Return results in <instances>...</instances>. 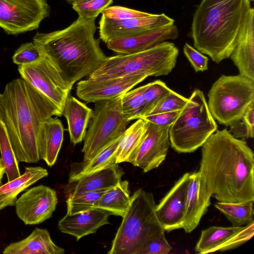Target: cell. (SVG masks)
Instances as JSON below:
<instances>
[{"label":"cell","mask_w":254,"mask_h":254,"mask_svg":"<svg viewBox=\"0 0 254 254\" xmlns=\"http://www.w3.org/2000/svg\"><path fill=\"white\" fill-rule=\"evenodd\" d=\"M198 171L219 202L254 201V154L247 142L228 130H216L202 145Z\"/></svg>","instance_id":"obj_1"},{"label":"cell","mask_w":254,"mask_h":254,"mask_svg":"<svg viewBox=\"0 0 254 254\" xmlns=\"http://www.w3.org/2000/svg\"><path fill=\"white\" fill-rule=\"evenodd\" d=\"M62 115L48 98L22 78L8 83L0 93V121L18 163H35L42 159L41 125L53 116Z\"/></svg>","instance_id":"obj_2"},{"label":"cell","mask_w":254,"mask_h":254,"mask_svg":"<svg viewBox=\"0 0 254 254\" xmlns=\"http://www.w3.org/2000/svg\"><path fill=\"white\" fill-rule=\"evenodd\" d=\"M95 18L78 17L64 29L37 33L33 43L56 67L64 80L73 84L88 76L107 57L94 37Z\"/></svg>","instance_id":"obj_3"},{"label":"cell","mask_w":254,"mask_h":254,"mask_svg":"<svg viewBox=\"0 0 254 254\" xmlns=\"http://www.w3.org/2000/svg\"><path fill=\"white\" fill-rule=\"evenodd\" d=\"M251 8L250 0H202L190 32L194 47L217 64L229 58Z\"/></svg>","instance_id":"obj_4"},{"label":"cell","mask_w":254,"mask_h":254,"mask_svg":"<svg viewBox=\"0 0 254 254\" xmlns=\"http://www.w3.org/2000/svg\"><path fill=\"white\" fill-rule=\"evenodd\" d=\"M156 205L152 193L142 189L134 192L108 254H139L151 239L165 233Z\"/></svg>","instance_id":"obj_5"},{"label":"cell","mask_w":254,"mask_h":254,"mask_svg":"<svg viewBox=\"0 0 254 254\" xmlns=\"http://www.w3.org/2000/svg\"><path fill=\"white\" fill-rule=\"evenodd\" d=\"M179 50L164 41L146 50L107 57L87 76L90 80H103L143 73L148 77L168 75L175 67Z\"/></svg>","instance_id":"obj_6"},{"label":"cell","mask_w":254,"mask_h":254,"mask_svg":"<svg viewBox=\"0 0 254 254\" xmlns=\"http://www.w3.org/2000/svg\"><path fill=\"white\" fill-rule=\"evenodd\" d=\"M217 129L203 92L195 89L169 128L170 145L179 153L193 152Z\"/></svg>","instance_id":"obj_7"},{"label":"cell","mask_w":254,"mask_h":254,"mask_svg":"<svg viewBox=\"0 0 254 254\" xmlns=\"http://www.w3.org/2000/svg\"><path fill=\"white\" fill-rule=\"evenodd\" d=\"M208 98L213 118L230 126L241 120L254 102V80L240 74L222 75L211 86Z\"/></svg>","instance_id":"obj_8"},{"label":"cell","mask_w":254,"mask_h":254,"mask_svg":"<svg viewBox=\"0 0 254 254\" xmlns=\"http://www.w3.org/2000/svg\"><path fill=\"white\" fill-rule=\"evenodd\" d=\"M130 121L123 116L121 96L95 103L83 140V160H89L121 136Z\"/></svg>","instance_id":"obj_9"},{"label":"cell","mask_w":254,"mask_h":254,"mask_svg":"<svg viewBox=\"0 0 254 254\" xmlns=\"http://www.w3.org/2000/svg\"><path fill=\"white\" fill-rule=\"evenodd\" d=\"M49 13L46 0H0V27L12 35L33 30Z\"/></svg>","instance_id":"obj_10"},{"label":"cell","mask_w":254,"mask_h":254,"mask_svg":"<svg viewBox=\"0 0 254 254\" xmlns=\"http://www.w3.org/2000/svg\"><path fill=\"white\" fill-rule=\"evenodd\" d=\"M22 78L48 98L62 114L71 86L62 78L53 63L45 56L39 61L18 65Z\"/></svg>","instance_id":"obj_11"},{"label":"cell","mask_w":254,"mask_h":254,"mask_svg":"<svg viewBox=\"0 0 254 254\" xmlns=\"http://www.w3.org/2000/svg\"><path fill=\"white\" fill-rule=\"evenodd\" d=\"M58 201L55 190L39 185L26 190L17 198L16 213L25 225L38 224L52 216Z\"/></svg>","instance_id":"obj_12"},{"label":"cell","mask_w":254,"mask_h":254,"mask_svg":"<svg viewBox=\"0 0 254 254\" xmlns=\"http://www.w3.org/2000/svg\"><path fill=\"white\" fill-rule=\"evenodd\" d=\"M147 122L144 137L128 162L141 168L144 173L160 166L165 160L170 145L169 130L171 126Z\"/></svg>","instance_id":"obj_13"},{"label":"cell","mask_w":254,"mask_h":254,"mask_svg":"<svg viewBox=\"0 0 254 254\" xmlns=\"http://www.w3.org/2000/svg\"><path fill=\"white\" fill-rule=\"evenodd\" d=\"M254 234V221L242 226H211L203 230L195 251L205 254L236 248L248 241Z\"/></svg>","instance_id":"obj_14"},{"label":"cell","mask_w":254,"mask_h":254,"mask_svg":"<svg viewBox=\"0 0 254 254\" xmlns=\"http://www.w3.org/2000/svg\"><path fill=\"white\" fill-rule=\"evenodd\" d=\"M174 22L173 19L164 13L125 20H114L102 16L99 21V36L100 39L107 43L114 38L153 30Z\"/></svg>","instance_id":"obj_15"},{"label":"cell","mask_w":254,"mask_h":254,"mask_svg":"<svg viewBox=\"0 0 254 254\" xmlns=\"http://www.w3.org/2000/svg\"><path fill=\"white\" fill-rule=\"evenodd\" d=\"M148 76L143 73L103 80L79 81L76 88V94L87 102L95 103L121 96Z\"/></svg>","instance_id":"obj_16"},{"label":"cell","mask_w":254,"mask_h":254,"mask_svg":"<svg viewBox=\"0 0 254 254\" xmlns=\"http://www.w3.org/2000/svg\"><path fill=\"white\" fill-rule=\"evenodd\" d=\"M190 176L185 174L156 205V214L165 231L182 227Z\"/></svg>","instance_id":"obj_17"},{"label":"cell","mask_w":254,"mask_h":254,"mask_svg":"<svg viewBox=\"0 0 254 254\" xmlns=\"http://www.w3.org/2000/svg\"><path fill=\"white\" fill-rule=\"evenodd\" d=\"M179 35L174 24L153 30L112 39L106 44L109 49L119 55L130 54L148 49L167 40H176Z\"/></svg>","instance_id":"obj_18"},{"label":"cell","mask_w":254,"mask_h":254,"mask_svg":"<svg viewBox=\"0 0 254 254\" xmlns=\"http://www.w3.org/2000/svg\"><path fill=\"white\" fill-rule=\"evenodd\" d=\"M210 197L199 172L190 173L182 227L186 233H190L197 226L211 204Z\"/></svg>","instance_id":"obj_19"},{"label":"cell","mask_w":254,"mask_h":254,"mask_svg":"<svg viewBox=\"0 0 254 254\" xmlns=\"http://www.w3.org/2000/svg\"><path fill=\"white\" fill-rule=\"evenodd\" d=\"M110 215H112L111 212L96 208L73 215L66 213L59 221L58 228L61 232L74 237L78 241L109 224Z\"/></svg>","instance_id":"obj_20"},{"label":"cell","mask_w":254,"mask_h":254,"mask_svg":"<svg viewBox=\"0 0 254 254\" xmlns=\"http://www.w3.org/2000/svg\"><path fill=\"white\" fill-rule=\"evenodd\" d=\"M254 9H250L230 56L239 74L254 80Z\"/></svg>","instance_id":"obj_21"},{"label":"cell","mask_w":254,"mask_h":254,"mask_svg":"<svg viewBox=\"0 0 254 254\" xmlns=\"http://www.w3.org/2000/svg\"><path fill=\"white\" fill-rule=\"evenodd\" d=\"M124 174L119 164H115L68 182L66 193L69 196L85 191L108 190L122 181Z\"/></svg>","instance_id":"obj_22"},{"label":"cell","mask_w":254,"mask_h":254,"mask_svg":"<svg viewBox=\"0 0 254 254\" xmlns=\"http://www.w3.org/2000/svg\"><path fill=\"white\" fill-rule=\"evenodd\" d=\"M4 254H64L65 251L52 240L49 231L36 228L24 239L7 246Z\"/></svg>","instance_id":"obj_23"},{"label":"cell","mask_w":254,"mask_h":254,"mask_svg":"<svg viewBox=\"0 0 254 254\" xmlns=\"http://www.w3.org/2000/svg\"><path fill=\"white\" fill-rule=\"evenodd\" d=\"M93 110L70 93L66 99L62 115L66 119L70 142L74 145L84 139Z\"/></svg>","instance_id":"obj_24"},{"label":"cell","mask_w":254,"mask_h":254,"mask_svg":"<svg viewBox=\"0 0 254 254\" xmlns=\"http://www.w3.org/2000/svg\"><path fill=\"white\" fill-rule=\"evenodd\" d=\"M64 128L60 120L51 118L41 125L40 148L42 159L49 167L56 163L64 139Z\"/></svg>","instance_id":"obj_25"},{"label":"cell","mask_w":254,"mask_h":254,"mask_svg":"<svg viewBox=\"0 0 254 254\" xmlns=\"http://www.w3.org/2000/svg\"><path fill=\"white\" fill-rule=\"evenodd\" d=\"M47 170L41 167H26L19 177L0 186V210L15 206L17 195L39 180L47 177Z\"/></svg>","instance_id":"obj_26"},{"label":"cell","mask_w":254,"mask_h":254,"mask_svg":"<svg viewBox=\"0 0 254 254\" xmlns=\"http://www.w3.org/2000/svg\"><path fill=\"white\" fill-rule=\"evenodd\" d=\"M121 136L111 142L91 159L83 160L80 162L72 163L70 166L68 182L75 181L85 175L117 164L116 152Z\"/></svg>","instance_id":"obj_27"},{"label":"cell","mask_w":254,"mask_h":254,"mask_svg":"<svg viewBox=\"0 0 254 254\" xmlns=\"http://www.w3.org/2000/svg\"><path fill=\"white\" fill-rule=\"evenodd\" d=\"M130 196L128 182L122 180L117 186L107 190L94 203V208L107 210L123 218L130 204Z\"/></svg>","instance_id":"obj_28"},{"label":"cell","mask_w":254,"mask_h":254,"mask_svg":"<svg viewBox=\"0 0 254 254\" xmlns=\"http://www.w3.org/2000/svg\"><path fill=\"white\" fill-rule=\"evenodd\" d=\"M148 122L138 119L122 134L116 152V163L128 162L144 137Z\"/></svg>","instance_id":"obj_29"},{"label":"cell","mask_w":254,"mask_h":254,"mask_svg":"<svg viewBox=\"0 0 254 254\" xmlns=\"http://www.w3.org/2000/svg\"><path fill=\"white\" fill-rule=\"evenodd\" d=\"M215 207L234 226H242L254 221V201L231 203L217 202Z\"/></svg>","instance_id":"obj_30"},{"label":"cell","mask_w":254,"mask_h":254,"mask_svg":"<svg viewBox=\"0 0 254 254\" xmlns=\"http://www.w3.org/2000/svg\"><path fill=\"white\" fill-rule=\"evenodd\" d=\"M0 158L5 167L8 182L18 177L20 174L17 162L9 140L5 127L0 121Z\"/></svg>","instance_id":"obj_31"},{"label":"cell","mask_w":254,"mask_h":254,"mask_svg":"<svg viewBox=\"0 0 254 254\" xmlns=\"http://www.w3.org/2000/svg\"><path fill=\"white\" fill-rule=\"evenodd\" d=\"M147 84L128 91L121 96L122 112L124 117L131 121L138 119L144 108L143 93Z\"/></svg>","instance_id":"obj_32"},{"label":"cell","mask_w":254,"mask_h":254,"mask_svg":"<svg viewBox=\"0 0 254 254\" xmlns=\"http://www.w3.org/2000/svg\"><path fill=\"white\" fill-rule=\"evenodd\" d=\"M107 190L85 191L68 196L66 213L73 215L94 208V203Z\"/></svg>","instance_id":"obj_33"},{"label":"cell","mask_w":254,"mask_h":254,"mask_svg":"<svg viewBox=\"0 0 254 254\" xmlns=\"http://www.w3.org/2000/svg\"><path fill=\"white\" fill-rule=\"evenodd\" d=\"M172 90L165 83L156 80L147 84L143 93L144 108L139 119L144 116Z\"/></svg>","instance_id":"obj_34"},{"label":"cell","mask_w":254,"mask_h":254,"mask_svg":"<svg viewBox=\"0 0 254 254\" xmlns=\"http://www.w3.org/2000/svg\"><path fill=\"white\" fill-rule=\"evenodd\" d=\"M113 2V0H76L72 5L78 17L96 19Z\"/></svg>","instance_id":"obj_35"},{"label":"cell","mask_w":254,"mask_h":254,"mask_svg":"<svg viewBox=\"0 0 254 254\" xmlns=\"http://www.w3.org/2000/svg\"><path fill=\"white\" fill-rule=\"evenodd\" d=\"M188 101V98L172 90L144 116L161 113L181 111L186 105Z\"/></svg>","instance_id":"obj_36"},{"label":"cell","mask_w":254,"mask_h":254,"mask_svg":"<svg viewBox=\"0 0 254 254\" xmlns=\"http://www.w3.org/2000/svg\"><path fill=\"white\" fill-rule=\"evenodd\" d=\"M44 57L43 54L34 43H26L21 45L15 52L13 62L18 65L35 63Z\"/></svg>","instance_id":"obj_37"},{"label":"cell","mask_w":254,"mask_h":254,"mask_svg":"<svg viewBox=\"0 0 254 254\" xmlns=\"http://www.w3.org/2000/svg\"><path fill=\"white\" fill-rule=\"evenodd\" d=\"M102 16L114 20H125L147 16L151 13L121 6H108L102 12Z\"/></svg>","instance_id":"obj_38"},{"label":"cell","mask_w":254,"mask_h":254,"mask_svg":"<svg viewBox=\"0 0 254 254\" xmlns=\"http://www.w3.org/2000/svg\"><path fill=\"white\" fill-rule=\"evenodd\" d=\"M184 53L195 72L204 71L208 69L209 59L188 43L184 47Z\"/></svg>","instance_id":"obj_39"},{"label":"cell","mask_w":254,"mask_h":254,"mask_svg":"<svg viewBox=\"0 0 254 254\" xmlns=\"http://www.w3.org/2000/svg\"><path fill=\"white\" fill-rule=\"evenodd\" d=\"M171 249L164 233L151 239L139 254H167Z\"/></svg>","instance_id":"obj_40"},{"label":"cell","mask_w":254,"mask_h":254,"mask_svg":"<svg viewBox=\"0 0 254 254\" xmlns=\"http://www.w3.org/2000/svg\"><path fill=\"white\" fill-rule=\"evenodd\" d=\"M181 111L147 115L140 119L160 126H171L179 116Z\"/></svg>","instance_id":"obj_41"},{"label":"cell","mask_w":254,"mask_h":254,"mask_svg":"<svg viewBox=\"0 0 254 254\" xmlns=\"http://www.w3.org/2000/svg\"><path fill=\"white\" fill-rule=\"evenodd\" d=\"M248 131L249 138L254 136V102L247 108L241 119Z\"/></svg>","instance_id":"obj_42"},{"label":"cell","mask_w":254,"mask_h":254,"mask_svg":"<svg viewBox=\"0 0 254 254\" xmlns=\"http://www.w3.org/2000/svg\"><path fill=\"white\" fill-rule=\"evenodd\" d=\"M5 173V167L3 164L2 159L0 158V185L1 184V181L4 174Z\"/></svg>","instance_id":"obj_43"},{"label":"cell","mask_w":254,"mask_h":254,"mask_svg":"<svg viewBox=\"0 0 254 254\" xmlns=\"http://www.w3.org/2000/svg\"><path fill=\"white\" fill-rule=\"evenodd\" d=\"M68 3L72 4V3L76 0H65Z\"/></svg>","instance_id":"obj_44"},{"label":"cell","mask_w":254,"mask_h":254,"mask_svg":"<svg viewBox=\"0 0 254 254\" xmlns=\"http://www.w3.org/2000/svg\"><path fill=\"white\" fill-rule=\"evenodd\" d=\"M250 1H254V0H250Z\"/></svg>","instance_id":"obj_45"},{"label":"cell","mask_w":254,"mask_h":254,"mask_svg":"<svg viewBox=\"0 0 254 254\" xmlns=\"http://www.w3.org/2000/svg\"></svg>","instance_id":"obj_46"}]
</instances>
